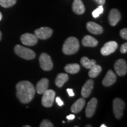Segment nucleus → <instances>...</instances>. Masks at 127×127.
Wrapping results in <instances>:
<instances>
[{
	"instance_id": "obj_1",
	"label": "nucleus",
	"mask_w": 127,
	"mask_h": 127,
	"mask_svg": "<svg viewBox=\"0 0 127 127\" xmlns=\"http://www.w3.org/2000/svg\"><path fill=\"white\" fill-rule=\"evenodd\" d=\"M16 95L19 101L23 104L30 103L34 98L35 90L31 82L22 81L16 85Z\"/></svg>"
},
{
	"instance_id": "obj_2",
	"label": "nucleus",
	"mask_w": 127,
	"mask_h": 127,
	"mask_svg": "<svg viewBox=\"0 0 127 127\" xmlns=\"http://www.w3.org/2000/svg\"><path fill=\"white\" fill-rule=\"evenodd\" d=\"M79 48V41L77 38L71 36L65 41L63 47V52L66 55H72L78 52Z\"/></svg>"
},
{
	"instance_id": "obj_3",
	"label": "nucleus",
	"mask_w": 127,
	"mask_h": 127,
	"mask_svg": "<svg viewBox=\"0 0 127 127\" xmlns=\"http://www.w3.org/2000/svg\"><path fill=\"white\" fill-rule=\"evenodd\" d=\"M14 52L21 58L27 60H32L35 57L34 51L21 45H17L14 47Z\"/></svg>"
},
{
	"instance_id": "obj_4",
	"label": "nucleus",
	"mask_w": 127,
	"mask_h": 127,
	"mask_svg": "<svg viewBox=\"0 0 127 127\" xmlns=\"http://www.w3.org/2000/svg\"><path fill=\"white\" fill-rule=\"evenodd\" d=\"M125 108V103L122 99L116 98L113 101V112L115 118L120 119L123 115Z\"/></svg>"
},
{
	"instance_id": "obj_5",
	"label": "nucleus",
	"mask_w": 127,
	"mask_h": 127,
	"mask_svg": "<svg viewBox=\"0 0 127 127\" xmlns=\"http://www.w3.org/2000/svg\"><path fill=\"white\" fill-rule=\"evenodd\" d=\"M39 64L44 71H49L53 68V63L51 57L47 53H42L39 58Z\"/></svg>"
},
{
	"instance_id": "obj_6",
	"label": "nucleus",
	"mask_w": 127,
	"mask_h": 127,
	"mask_svg": "<svg viewBox=\"0 0 127 127\" xmlns=\"http://www.w3.org/2000/svg\"><path fill=\"white\" fill-rule=\"evenodd\" d=\"M55 93L52 90H47L43 93L42 97V104L44 107L50 108L51 107L53 104Z\"/></svg>"
},
{
	"instance_id": "obj_7",
	"label": "nucleus",
	"mask_w": 127,
	"mask_h": 127,
	"mask_svg": "<svg viewBox=\"0 0 127 127\" xmlns=\"http://www.w3.org/2000/svg\"><path fill=\"white\" fill-rule=\"evenodd\" d=\"M114 69L117 74L119 76L126 75L127 72V62L123 59H119L114 64Z\"/></svg>"
},
{
	"instance_id": "obj_8",
	"label": "nucleus",
	"mask_w": 127,
	"mask_h": 127,
	"mask_svg": "<svg viewBox=\"0 0 127 127\" xmlns=\"http://www.w3.org/2000/svg\"><path fill=\"white\" fill-rule=\"evenodd\" d=\"M118 45L117 42L112 41H109L104 45V46L101 49V54L106 56V55H109L113 53L118 48Z\"/></svg>"
},
{
	"instance_id": "obj_9",
	"label": "nucleus",
	"mask_w": 127,
	"mask_h": 127,
	"mask_svg": "<svg viewBox=\"0 0 127 127\" xmlns=\"http://www.w3.org/2000/svg\"><path fill=\"white\" fill-rule=\"evenodd\" d=\"M21 41L23 44L28 46H33L38 42V38L36 37L35 35L25 33L21 35L20 38Z\"/></svg>"
},
{
	"instance_id": "obj_10",
	"label": "nucleus",
	"mask_w": 127,
	"mask_h": 127,
	"mask_svg": "<svg viewBox=\"0 0 127 127\" xmlns=\"http://www.w3.org/2000/svg\"><path fill=\"white\" fill-rule=\"evenodd\" d=\"M53 31L49 27H41L35 30L34 34L36 37L40 39H46L49 38L52 35Z\"/></svg>"
},
{
	"instance_id": "obj_11",
	"label": "nucleus",
	"mask_w": 127,
	"mask_h": 127,
	"mask_svg": "<svg viewBox=\"0 0 127 127\" xmlns=\"http://www.w3.org/2000/svg\"><path fill=\"white\" fill-rule=\"evenodd\" d=\"M97 99L95 98H93L89 101L85 109V114L88 118H91L94 114L97 106Z\"/></svg>"
},
{
	"instance_id": "obj_12",
	"label": "nucleus",
	"mask_w": 127,
	"mask_h": 127,
	"mask_svg": "<svg viewBox=\"0 0 127 127\" xmlns=\"http://www.w3.org/2000/svg\"><path fill=\"white\" fill-rule=\"evenodd\" d=\"M109 23L111 26H115L121 20L120 12L117 9H112L108 17Z\"/></svg>"
},
{
	"instance_id": "obj_13",
	"label": "nucleus",
	"mask_w": 127,
	"mask_h": 127,
	"mask_svg": "<svg viewBox=\"0 0 127 127\" xmlns=\"http://www.w3.org/2000/svg\"><path fill=\"white\" fill-rule=\"evenodd\" d=\"M94 87V81L92 79H88L82 87L81 95L83 98H88L91 95Z\"/></svg>"
},
{
	"instance_id": "obj_14",
	"label": "nucleus",
	"mask_w": 127,
	"mask_h": 127,
	"mask_svg": "<svg viewBox=\"0 0 127 127\" xmlns=\"http://www.w3.org/2000/svg\"><path fill=\"white\" fill-rule=\"evenodd\" d=\"M117 80L115 74L112 70H108L105 77L102 80V84L105 87H109L113 85Z\"/></svg>"
},
{
	"instance_id": "obj_15",
	"label": "nucleus",
	"mask_w": 127,
	"mask_h": 127,
	"mask_svg": "<svg viewBox=\"0 0 127 127\" xmlns=\"http://www.w3.org/2000/svg\"><path fill=\"white\" fill-rule=\"evenodd\" d=\"M87 28L90 32L95 35L101 34L104 31L101 25L94 22H88L87 24Z\"/></svg>"
},
{
	"instance_id": "obj_16",
	"label": "nucleus",
	"mask_w": 127,
	"mask_h": 127,
	"mask_svg": "<svg viewBox=\"0 0 127 127\" xmlns=\"http://www.w3.org/2000/svg\"><path fill=\"white\" fill-rule=\"evenodd\" d=\"M72 11L78 15H81L85 12V8L81 0H74L72 4Z\"/></svg>"
},
{
	"instance_id": "obj_17",
	"label": "nucleus",
	"mask_w": 127,
	"mask_h": 127,
	"mask_svg": "<svg viewBox=\"0 0 127 127\" xmlns=\"http://www.w3.org/2000/svg\"><path fill=\"white\" fill-rule=\"evenodd\" d=\"M48 79L46 78H44L41 79L36 84V90L37 93L39 94H43L44 92L48 90Z\"/></svg>"
},
{
	"instance_id": "obj_18",
	"label": "nucleus",
	"mask_w": 127,
	"mask_h": 127,
	"mask_svg": "<svg viewBox=\"0 0 127 127\" xmlns=\"http://www.w3.org/2000/svg\"><path fill=\"white\" fill-rule=\"evenodd\" d=\"M85 104V100L83 98H81L75 101L74 104L71 106V111L73 113L78 114L84 108Z\"/></svg>"
},
{
	"instance_id": "obj_19",
	"label": "nucleus",
	"mask_w": 127,
	"mask_h": 127,
	"mask_svg": "<svg viewBox=\"0 0 127 127\" xmlns=\"http://www.w3.org/2000/svg\"><path fill=\"white\" fill-rule=\"evenodd\" d=\"M98 41L90 35H85L82 40V45L85 47H95L98 45Z\"/></svg>"
},
{
	"instance_id": "obj_20",
	"label": "nucleus",
	"mask_w": 127,
	"mask_h": 127,
	"mask_svg": "<svg viewBox=\"0 0 127 127\" xmlns=\"http://www.w3.org/2000/svg\"><path fill=\"white\" fill-rule=\"evenodd\" d=\"M69 79L68 75L65 73H60L55 79V84L58 87L61 88Z\"/></svg>"
},
{
	"instance_id": "obj_21",
	"label": "nucleus",
	"mask_w": 127,
	"mask_h": 127,
	"mask_svg": "<svg viewBox=\"0 0 127 127\" xmlns=\"http://www.w3.org/2000/svg\"><path fill=\"white\" fill-rule=\"evenodd\" d=\"M65 71L66 72L71 74H77L80 70V66L78 64H67L64 68Z\"/></svg>"
},
{
	"instance_id": "obj_22",
	"label": "nucleus",
	"mask_w": 127,
	"mask_h": 127,
	"mask_svg": "<svg viewBox=\"0 0 127 127\" xmlns=\"http://www.w3.org/2000/svg\"><path fill=\"white\" fill-rule=\"evenodd\" d=\"M102 71V67L96 64L90 68V70L88 72V75L91 78H96L101 73Z\"/></svg>"
},
{
	"instance_id": "obj_23",
	"label": "nucleus",
	"mask_w": 127,
	"mask_h": 127,
	"mask_svg": "<svg viewBox=\"0 0 127 127\" xmlns=\"http://www.w3.org/2000/svg\"><path fill=\"white\" fill-rule=\"evenodd\" d=\"M81 64L82 65L87 69H90L92 66L96 64V62L94 60H90L86 57H84L81 59Z\"/></svg>"
},
{
	"instance_id": "obj_24",
	"label": "nucleus",
	"mask_w": 127,
	"mask_h": 127,
	"mask_svg": "<svg viewBox=\"0 0 127 127\" xmlns=\"http://www.w3.org/2000/svg\"><path fill=\"white\" fill-rule=\"evenodd\" d=\"M17 0H0V5L4 8H9L15 4Z\"/></svg>"
},
{
	"instance_id": "obj_25",
	"label": "nucleus",
	"mask_w": 127,
	"mask_h": 127,
	"mask_svg": "<svg viewBox=\"0 0 127 127\" xmlns=\"http://www.w3.org/2000/svg\"><path fill=\"white\" fill-rule=\"evenodd\" d=\"M103 12H104V8H103L102 5H100L98 7V8L94 11L93 13H92V15H93L94 18H96L99 17L100 14H102Z\"/></svg>"
},
{
	"instance_id": "obj_26",
	"label": "nucleus",
	"mask_w": 127,
	"mask_h": 127,
	"mask_svg": "<svg viewBox=\"0 0 127 127\" xmlns=\"http://www.w3.org/2000/svg\"><path fill=\"white\" fill-rule=\"evenodd\" d=\"M40 127H53L54 125L48 120H44L39 125Z\"/></svg>"
},
{
	"instance_id": "obj_27",
	"label": "nucleus",
	"mask_w": 127,
	"mask_h": 127,
	"mask_svg": "<svg viewBox=\"0 0 127 127\" xmlns=\"http://www.w3.org/2000/svg\"><path fill=\"white\" fill-rule=\"evenodd\" d=\"M120 36L123 39H127V28H124V29L121 30L120 32Z\"/></svg>"
},
{
	"instance_id": "obj_28",
	"label": "nucleus",
	"mask_w": 127,
	"mask_h": 127,
	"mask_svg": "<svg viewBox=\"0 0 127 127\" xmlns=\"http://www.w3.org/2000/svg\"><path fill=\"white\" fill-rule=\"evenodd\" d=\"M120 51L121 53L125 54L127 52V43L125 42L124 44H123L121 45V47L120 48Z\"/></svg>"
},
{
	"instance_id": "obj_29",
	"label": "nucleus",
	"mask_w": 127,
	"mask_h": 127,
	"mask_svg": "<svg viewBox=\"0 0 127 127\" xmlns=\"http://www.w3.org/2000/svg\"><path fill=\"white\" fill-rule=\"evenodd\" d=\"M55 101H56L57 104L59 106H60V107H61V106H63L64 105V102L62 101L60 97H57L56 99H55Z\"/></svg>"
},
{
	"instance_id": "obj_30",
	"label": "nucleus",
	"mask_w": 127,
	"mask_h": 127,
	"mask_svg": "<svg viewBox=\"0 0 127 127\" xmlns=\"http://www.w3.org/2000/svg\"><path fill=\"white\" fill-rule=\"evenodd\" d=\"M66 91H67L68 95H69L70 96H74V95H75V94H74V91H73L72 89L68 88L67 90H66Z\"/></svg>"
},
{
	"instance_id": "obj_31",
	"label": "nucleus",
	"mask_w": 127,
	"mask_h": 127,
	"mask_svg": "<svg viewBox=\"0 0 127 127\" xmlns=\"http://www.w3.org/2000/svg\"><path fill=\"white\" fill-rule=\"evenodd\" d=\"M94 1L100 5H103L105 2V0H94Z\"/></svg>"
},
{
	"instance_id": "obj_32",
	"label": "nucleus",
	"mask_w": 127,
	"mask_h": 127,
	"mask_svg": "<svg viewBox=\"0 0 127 127\" xmlns=\"http://www.w3.org/2000/svg\"><path fill=\"white\" fill-rule=\"evenodd\" d=\"M74 118H75V115H73V114H70L66 117V119H68V120H72Z\"/></svg>"
},
{
	"instance_id": "obj_33",
	"label": "nucleus",
	"mask_w": 127,
	"mask_h": 127,
	"mask_svg": "<svg viewBox=\"0 0 127 127\" xmlns=\"http://www.w3.org/2000/svg\"><path fill=\"white\" fill-rule=\"evenodd\" d=\"M2 18V14H1V12H0V21H1Z\"/></svg>"
},
{
	"instance_id": "obj_34",
	"label": "nucleus",
	"mask_w": 127,
	"mask_h": 127,
	"mask_svg": "<svg viewBox=\"0 0 127 127\" xmlns=\"http://www.w3.org/2000/svg\"><path fill=\"white\" fill-rule=\"evenodd\" d=\"M1 38H2V33H1V31H0V41H1Z\"/></svg>"
},
{
	"instance_id": "obj_35",
	"label": "nucleus",
	"mask_w": 127,
	"mask_h": 127,
	"mask_svg": "<svg viewBox=\"0 0 127 127\" xmlns=\"http://www.w3.org/2000/svg\"><path fill=\"white\" fill-rule=\"evenodd\" d=\"M101 127H107V126H106V125L105 124H102V125H101Z\"/></svg>"
},
{
	"instance_id": "obj_36",
	"label": "nucleus",
	"mask_w": 127,
	"mask_h": 127,
	"mask_svg": "<svg viewBox=\"0 0 127 127\" xmlns=\"http://www.w3.org/2000/svg\"><path fill=\"white\" fill-rule=\"evenodd\" d=\"M92 125H87L86 126H85V127H91Z\"/></svg>"
},
{
	"instance_id": "obj_37",
	"label": "nucleus",
	"mask_w": 127,
	"mask_h": 127,
	"mask_svg": "<svg viewBox=\"0 0 127 127\" xmlns=\"http://www.w3.org/2000/svg\"><path fill=\"white\" fill-rule=\"evenodd\" d=\"M24 127H31L30 125H24V126H23Z\"/></svg>"
}]
</instances>
